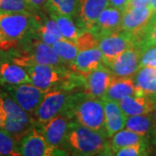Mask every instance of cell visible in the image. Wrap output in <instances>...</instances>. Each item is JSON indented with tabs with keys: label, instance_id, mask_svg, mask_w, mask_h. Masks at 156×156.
Wrapping results in <instances>:
<instances>
[{
	"label": "cell",
	"instance_id": "6",
	"mask_svg": "<svg viewBox=\"0 0 156 156\" xmlns=\"http://www.w3.org/2000/svg\"><path fill=\"white\" fill-rule=\"evenodd\" d=\"M18 154L23 156L68 155L65 149L50 146L45 140L41 126L34 125L17 141Z\"/></svg>",
	"mask_w": 156,
	"mask_h": 156
},
{
	"label": "cell",
	"instance_id": "40",
	"mask_svg": "<svg viewBox=\"0 0 156 156\" xmlns=\"http://www.w3.org/2000/svg\"><path fill=\"white\" fill-rule=\"evenodd\" d=\"M149 23H156V11L154 12L153 16L151 17L150 21H149Z\"/></svg>",
	"mask_w": 156,
	"mask_h": 156
},
{
	"label": "cell",
	"instance_id": "11",
	"mask_svg": "<svg viewBox=\"0 0 156 156\" xmlns=\"http://www.w3.org/2000/svg\"><path fill=\"white\" fill-rule=\"evenodd\" d=\"M141 53L135 47L128 48L108 64L115 76L133 77L140 69Z\"/></svg>",
	"mask_w": 156,
	"mask_h": 156
},
{
	"label": "cell",
	"instance_id": "22",
	"mask_svg": "<svg viewBox=\"0 0 156 156\" xmlns=\"http://www.w3.org/2000/svg\"><path fill=\"white\" fill-rule=\"evenodd\" d=\"M102 100L105 111L106 134L110 138L115 133L125 128L126 115L122 113L117 101L108 99Z\"/></svg>",
	"mask_w": 156,
	"mask_h": 156
},
{
	"label": "cell",
	"instance_id": "12",
	"mask_svg": "<svg viewBox=\"0 0 156 156\" xmlns=\"http://www.w3.org/2000/svg\"><path fill=\"white\" fill-rule=\"evenodd\" d=\"M71 120L67 113H62L41 125L45 140L50 146L62 147Z\"/></svg>",
	"mask_w": 156,
	"mask_h": 156
},
{
	"label": "cell",
	"instance_id": "38",
	"mask_svg": "<svg viewBox=\"0 0 156 156\" xmlns=\"http://www.w3.org/2000/svg\"><path fill=\"white\" fill-rule=\"evenodd\" d=\"M25 1L33 8L34 10L39 9V8L44 6L47 2V0H25Z\"/></svg>",
	"mask_w": 156,
	"mask_h": 156
},
{
	"label": "cell",
	"instance_id": "7",
	"mask_svg": "<svg viewBox=\"0 0 156 156\" xmlns=\"http://www.w3.org/2000/svg\"><path fill=\"white\" fill-rule=\"evenodd\" d=\"M23 67L30 64H48L61 67L64 62L57 56L52 46L42 40H34L27 50L21 55L15 56L12 60Z\"/></svg>",
	"mask_w": 156,
	"mask_h": 156
},
{
	"label": "cell",
	"instance_id": "35",
	"mask_svg": "<svg viewBox=\"0 0 156 156\" xmlns=\"http://www.w3.org/2000/svg\"><path fill=\"white\" fill-rule=\"evenodd\" d=\"M17 44V41L8 38L0 30V55L2 53H7L13 49H16Z\"/></svg>",
	"mask_w": 156,
	"mask_h": 156
},
{
	"label": "cell",
	"instance_id": "17",
	"mask_svg": "<svg viewBox=\"0 0 156 156\" xmlns=\"http://www.w3.org/2000/svg\"><path fill=\"white\" fill-rule=\"evenodd\" d=\"M122 18V11L118 10L113 6H107L101 12L96 20L95 28L91 31L99 39L108 34L114 33L121 30Z\"/></svg>",
	"mask_w": 156,
	"mask_h": 156
},
{
	"label": "cell",
	"instance_id": "37",
	"mask_svg": "<svg viewBox=\"0 0 156 156\" xmlns=\"http://www.w3.org/2000/svg\"><path fill=\"white\" fill-rule=\"evenodd\" d=\"M150 1L151 0H129L127 8H133V7H138V6L148 5L150 4Z\"/></svg>",
	"mask_w": 156,
	"mask_h": 156
},
{
	"label": "cell",
	"instance_id": "21",
	"mask_svg": "<svg viewBox=\"0 0 156 156\" xmlns=\"http://www.w3.org/2000/svg\"><path fill=\"white\" fill-rule=\"evenodd\" d=\"M126 116L151 114L156 104L153 100L142 95H129L117 101Z\"/></svg>",
	"mask_w": 156,
	"mask_h": 156
},
{
	"label": "cell",
	"instance_id": "19",
	"mask_svg": "<svg viewBox=\"0 0 156 156\" xmlns=\"http://www.w3.org/2000/svg\"><path fill=\"white\" fill-rule=\"evenodd\" d=\"M125 128L144 135L151 144H156V122L152 114L126 116Z\"/></svg>",
	"mask_w": 156,
	"mask_h": 156
},
{
	"label": "cell",
	"instance_id": "16",
	"mask_svg": "<svg viewBox=\"0 0 156 156\" xmlns=\"http://www.w3.org/2000/svg\"><path fill=\"white\" fill-rule=\"evenodd\" d=\"M114 75L108 66H101L85 76V92L91 96L102 99Z\"/></svg>",
	"mask_w": 156,
	"mask_h": 156
},
{
	"label": "cell",
	"instance_id": "2",
	"mask_svg": "<svg viewBox=\"0 0 156 156\" xmlns=\"http://www.w3.org/2000/svg\"><path fill=\"white\" fill-rule=\"evenodd\" d=\"M67 114L85 127L106 134L102 99L91 96L86 92L76 95Z\"/></svg>",
	"mask_w": 156,
	"mask_h": 156
},
{
	"label": "cell",
	"instance_id": "39",
	"mask_svg": "<svg viewBox=\"0 0 156 156\" xmlns=\"http://www.w3.org/2000/svg\"><path fill=\"white\" fill-rule=\"evenodd\" d=\"M152 8V10L154 11H156V0H151L150 4L148 5Z\"/></svg>",
	"mask_w": 156,
	"mask_h": 156
},
{
	"label": "cell",
	"instance_id": "18",
	"mask_svg": "<svg viewBox=\"0 0 156 156\" xmlns=\"http://www.w3.org/2000/svg\"><path fill=\"white\" fill-rule=\"evenodd\" d=\"M136 95L150 98L156 104V68L140 67L133 76Z\"/></svg>",
	"mask_w": 156,
	"mask_h": 156
},
{
	"label": "cell",
	"instance_id": "13",
	"mask_svg": "<svg viewBox=\"0 0 156 156\" xmlns=\"http://www.w3.org/2000/svg\"><path fill=\"white\" fill-rule=\"evenodd\" d=\"M154 12L149 5L125 9L122 11L121 30L131 33L138 32L149 23Z\"/></svg>",
	"mask_w": 156,
	"mask_h": 156
},
{
	"label": "cell",
	"instance_id": "5",
	"mask_svg": "<svg viewBox=\"0 0 156 156\" xmlns=\"http://www.w3.org/2000/svg\"><path fill=\"white\" fill-rule=\"evenodd\" d=\"M75 95L69 93V89H51L45 93L33 118L42 125L59 114L68 113L72 105Z\"/></svg>",
	"mask_w": 156,
	"mask_h": 156
},
{
	"label": "cell",
	"instance_id": "10",
	"mask_svg": "<svg viewBox=\"0 0 156 156\" xmlns=\"http://www.w3.org/2000/svg\"><path fill=\"white\" fill-rule=\"evenodd\" d=\"M134 41L133 34L122 30L98 39V47L103 55L107 66L124 50L134 47Z\"/></svg>",
	"mask_w": 156,
	"mask_h": 156
},
{
	"label": "cell",
	"instance_id": "41",
	"mask_svg": "<svg viewBox=\"0 0 156 156\" xmlns=\"http://www.w3.org/2000/svg\"><path fill=\"white\" fill-rule=\"evenodd\" d=\"M152 115H153V117H154V121L156 122V106L154 107V110L152 111Z\"/></svg>",
	"mask_w": 156,
	"mask_h": 156
},
{
	"label": "cell",
	"instance_id": "36",
	"mask_svg": "<svg viewBox=\"0 0 156 156\" xmlns=\"http://www.w3.org/2000/svg\"><path fill=\"white\" fill-rule=\"evenodd\" d=\"M128 2H129V0H108L109 5L113 6L122 11H123L127 8Z\"/></svg>",
	"mask_w": 156,
	"mask_h": 156
},
{
	"label": "cell",
	"instance_id": "33",
	"mask_svg": "<svg viewBox=\"0 0 156 156\" xmlns=\"http://www.w3.org/2000/svg\"><path fill=\"white\" fill-rule=\"evenodd\" d=\"M74 42L77 46L79 51L98 46V39L89 30H83Z\"/></svg>",
	"mask_w": 156,
	"mask_h": 156
},
{
	"label": "cell",
	"instance_id": "28",
	"mask_svg": "<svg viewBox=\"0 0 156 156\" xmlns=\"http://www.w3.org/2000/svg\"><path fill=\"white\" fill-rule=\"evenodd\" d=\"M52 19L55 20L58 28L61 31L62 37L65 39L75 41L77 38V37L83 31L77 28V26L74 23L72 17L64 16V15H56L51 14L50 15Z\"/></svg>",
	"mask_w": 156,
	"mask_h": 156
},
{
	"label": "cell",
	"instance_id": "23",
	"mask_svg": "<svg viewBox=\"0 0 156 156\" xmlns=\"http://www.w3.org/2000/svg\"><path fill=\"white\" fill-rule=\"evenodd\" d=\"M135 95L136 89L133 77H119L114 76L102 99L119 101L126 96Z\"/></svg>",
	"mask_w": 156,
	"mask_h": 156
},
{
	"label": "cell",
	"instance_id": "32",
	"mask_svg": "<svg viewBox=\"0 0 156 156\" xmlns=\"http://www.w3.org/2000/svg\"><path fill=\"white\" fill-rule=\"evenodd\" d=\"M150 143L144 142L139 143L135 145L128 146L125 147H122L115 151V155L118 156H139L147 155L149 153Z\"/></svg>",
	"mask_w": 156,
	"mask_h": 156
},
{
	"label": "cell",
	"instance_id": "25",
	"mask_svg": "<svg viewBox=\"0 0 156 156\" xmlns=\"http://www.w3.org/2000/svg\"><path fill=\"white\" fill-rule=\"evenodd\" d=\"M40 21L39 18L38 24L35 30V35L37 36L40 40L52 46L59 40L64 38L54 19H46L44 23Z\"/></svg>",
	"mask_w": 156,
	"mask_h": 156
},
{
	"label": "cell",
	"instance_id": "29",
	"mask_svg": "<svg viewBox=\"0 0 156 156\" xmlns=\"http://www.w3.org/2000/svg\"><path fill=\"white\" fill-rule=\"evenodd\" d=\"M52 48L62 61L69 63H72L79 52L75 42L65 38L56 42L55 44L52 45Z\"/></svg>",
	"mask_w": 156,
	"mask_h": 156
},
{
	"label": "cell",
	"instance_id": "15",
	"mask_svg": "<svg viewBox=\"0 0 156 156\" xmlns=\"http://www.w3.org/2000/svg\"><path fill=\"white\" fill-rule=\"evenodd\" d=\"M70 64L72 70L85 76L98 68L107 66L103 55L98 46L88 50H80L76 59Z\"/></svg>",
	"mask_w": 156,
	"mask_h": 156
},
{
	"label": "cell",
	"instance_id": "27",
	"mask_svg": "<svg viewBox=\"0 0 156 156\" xmlns=\"http://www.w3.org/2000/svg\"><path fill=\"white\" fill-rule=\"evenodd\" d=\"M79 0H47L44 7L49 14L73 17L77 12Z\"/></svg>",
	"mask_w": 156,
	"mask_h": 156
},
{
	"label": "cell",
	"instance_id": "14",
	"mask_svg": "<svg viewBox=\"0 0 156 156\" xmlns=\"http://www.w3.org/2000/svg\"><path fill=\"white\" fill-rule=\"evenodd\" d=\"M108 5V0H79L77 12L80 27L83 30L92 31L101 12Z\"/></svg>",
	"mask_w": 156,
	"mask_h": 156
},
{
	"label": "cell",
	"instance_id": "26",
	"mask_svg": "<svg viewBox=\"0 0 156 156\" xmlns=\"http://www.w3.org/2000/svg\"><path fill=\"white\" fill-rule=\"evenodd\" d=\"M134 36V47L140 51H144L156 46V23H147L138 32L132 33Z\"/></svg>",
	"mask_w": 156,
	"mask_h": 156
},
{
	"label": "cell",
	"instance_id": "3",
	"mask_svg": "<svg viewBox=\"0 0 156 156\" xmlns=\"http://www.w3.org/2000/svg\"><path fill=\"white\" fill-rule=\"evenodd\" d=\"M1 128L18 140L34 126L33 116L23 110L5 90H0Z\"/></svg>",
	"mask_w": 156,
	"mask_h": 156
},
{
	"label": "cell",
	"instance_id": "31",
	"mask_svg": "<svg viewBox=\"0 0 156 156\" xmlns=\"http://www.w3.org/2000/svg\"><path fill=\"white\" fill-rule=\"evenodd\" d=\"M33 11L25 0H0V11L33 13Z\"/></svg>",
	"mask_w": 156,
	"mask_h": 156
},
{
	"label": "cell",
	"instance_id": "30",
	"mask_svg": "<svg viewBox=\"0 0 156 156\" xmlns=\"http://www.w3.org/2000/svg\"><path fill=\"white\" fill-rule=\"evenodd\" d=\"M0 155H19L17 140L3 128H0Z\"/></svg>",
	"mask_w": 156,
	"mask_h": 156
},
{
	"label": "cell",
	"instance_id": "1",
	"mask_svg": "<svg viewBox=\"0 0 156 156\" xmlns=\"http://www.w3.org/2000/svg\"><path fill=\"white\" fill-rule=\"evenodd\" d=\"M108 139L109 137L104 133L87 128L76 121H71L62 147L76 155H108L110 154Z\"/></svg>",
	"mask_w": 156,
	"mask_h": 156
},
{
	"label": "cell",
	"instance_id": "8",
	"mask_svg": "<svg viewBox=\"0 0 156 156\" xmlns=\"http://www.w3.org/2000/svg\"><path fill=\"white\" fill-rule=\"evenodd\" d=\"M30 79V83L43 90H50L62 83L67 72L59 66L33 63L25 66Z\"/></svg>",
	"mask_w": 156,
	"mask_h": 156
},
{
	"label": "cell",
	"instance_id": "24",
	"mask_svg": "<svg viewBox=\"0 0 156 156\" xmlns=\"http://www.w3.org/2000/svg\"><path fill=\"white\" fill-rule=\"evenodd\" d=\"M144 142L150 143L148 139L144 135L137 134L131 130H128L127 128L125 129L123 128L119 132L115 133L111 137V140L109 141L110 154L112 155L113 154L112 153H115V151L122 147L135 145L139 143H144Z\"/></svg>",
	"mask_w": 156,
	"mask_h": 156
},
{
	"label": "cell",
	"instance_id": "9",
	"mask_svg": "<svg viewBox=\"0 0 156 156\" xmlns=\"http://www.w3.org/2000/svg\"><path fill=\"white\" fill-rule=\"evenodd\" d=\"M4 89L23 110L31 115H33L47 92L31 83L5 85Z\"/></svg>",
	"mask_w": 156,
	"mask_h": 156
},
{
	"label": "cell",
	"instance_id": "34",
	"mask_svg": "<svg viewBox=\"0 0 156 156\" xmlns=\"http://www.w3.org/2000/svg\"><path fill=\"white\" fill-rule=\"evenodd\" d=\"M143 66L156 68V46L152 47L142 53L140 62V68Z\"/></svg>",
	"mask_w": 156,
	"mask_h": 156
},
{
	"label": "cell",
	"instance_id": "42",
	"mask_svg": "<svg viewBox=\"0 0 156 156\" xmlns=\"http://www.w3.org/2000/svg\"><path fill=\"white\" fill-rule=\"evenodd\" d=\"M0 128H1V121H0Z\"/></svg>",
	"mask_w": 156,
	"mask_h": 156
},
{
	"label": "cell",
	"instance_id": "4",
	"mask_svg": "<svg viewBox=\"0 0 156 156\" xmlns=\"http://www.w3.org/2000/svg\"><path fill=\"white\" fill-rule=\"evenodd\" d=\"M39 18L33 13L0 11V30L8 38L18 42L35 34Z\"/></svg>",
	"mask_w": 156,
	"mask_h": 156
},
{
	"label": "cell",
	"instance_id": "20",
	"mask_svg": "<svg viewBox=\"0 0 156 156\" xmlns=\"http://www.w3.org/2000/svg\"><path fill=\"white\" fill-rule=\"evenodd\" d=\"M30 83L26 69L13 61L0 60V84L18 85Z\"/></svg>",
	"mask_w": 156,
	"mask_h": 156
}]
</instances>
